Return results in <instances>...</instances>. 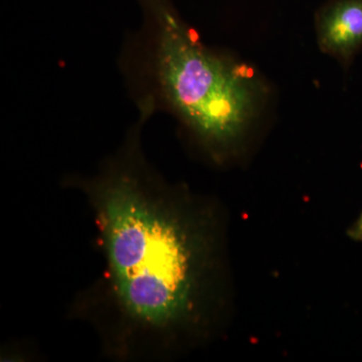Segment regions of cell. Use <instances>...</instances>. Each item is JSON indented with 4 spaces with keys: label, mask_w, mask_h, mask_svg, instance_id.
Wrapping results in <instances>:
<instances>
[{
    "label": "cell",
    "mask_w": 362,
    "mask_h": 362,
    "mask_svg": "<svg viewBox=\"0 0 362 362\" xmlns=\"http://www.w3.org/2000/svg\"><path fill=\"white\" fill-rule=\"evenodd\" d=\"M143 23L123 52L136 102L175 117L214 164L239 156L269 90L251 66L204 45L170 0H140Z\"/></svg>",
    "instance_id": "obj_2"
},
{
    "label": "cell",
    "mask_w": 362,
    "mask_h": 362,
    "mask_svg": "<svg viewBox=\"0 0 362 362\" xmlns=\"http://www.w3.org/2000/svg\"><path fill=\"white\" fill-rule=\"evenodd\" d=\"M137 108L122 144L96 173L63 180L92 211L103 261L68 317L92 328L104 358L166 361L220 329L225 228L213 201L169 182L150 163L143 132L156 111L148 103Z\"/></svg>",
    "instance_id": "obj_1"
},
{
    "label": "cell",
    "mask_w": 362,
    "mask_h": 362,
    "mask_svg": "<svg viewBox=\"0 0 362 362\" xmlns=\"http://www.w3.org/2000/svg\"><path fill=\"white\" fill-rule=\"evenodd\" d=\"M319 49L349 59L362 45V0H334L316 18Z\"/></svg>",
    "instance_id": "obj_3"
},
{
    "label": "cell",
    "mask_w": 362,
    "mask_h": 362,
    "mask_svg": "<svg viewBox=\"0 0 362 362\" xmlns=\"http://www.w3.org/2000/svg\"><path fill=\"white\" fill-rule=\"evenodd\" d=\"M347 235L352 240L356 242H362V214L356 223L350 226L349 230H347Z\"/></svg>",
    "instance_id": "obj_4"
}]
</instances>
